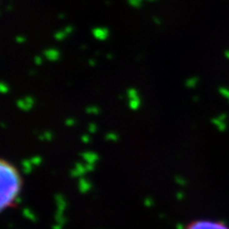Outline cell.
Returning <instances> with one entry per match:
<instances>
[{
    "instance_id": "obj_1",
    "label": "cell",
    "mask_w": 229,
    "mask_h": 229,
    "mask_svg": "<svg viewBox=\"0 0 229 229\" xmlns=\"http://www.w3.org/2000/svg\"><path fill=\"white\" fill-rule=\"evenodd\" d=\"M23 186L20 171L14 163L0 158V214L14 207Z\"/></svg>"
},
{
    "instance_id": "obj_2",
    "label": "cell",
    "mask_w": 229,
    "mask_h": 229,
    "mask_svg": "<svg viewBox=\"0 0 229 229\" xmlns=\"http://www.w3.org/2000/svg\"><path fill=\"white\" fill-rule=\"evenodd\" d=\"M182 229H229V224L222 220L197 219L189 222Z\"/></svg>"
}]
</instances>
